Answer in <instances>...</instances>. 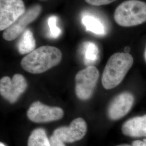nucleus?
<instances>
[{
  "instance_id": "obj_22",
  "label": "nucleus",
  "mask_w": 146,
  "mask_h": 146,
  "mask_svg": "<svg viewBox=\"0 0 146 146\" xmlns=\"http://www.w3.org/2000/svg\"><path fill=\"white\" fill-rule=\"evenodd\" d=\"M0 146H7L5 145V144H4L3 143H2V142H1L0 143Z\"/></svg>"
},
{
  "instance_id": "obj_8",
  "label": "nucleus",
  "mask_w": 146,
  "mask_h": 146,
  "mask_svg": "<svg viewBox=\"0 0 146 146\" xmlns=\"http://www.w3.org/2000/svg\"><path fill=\"white\" fill-rule=\"evenodd\" d=\"M63 114V110L61 108L48 106L39 101L33 103L27 111L28 118L35 123H46L60 120Z\"/></svg>"
},
{
  "instance_id": "obj_15",
  "label": "nucleus",
  "mask_w": 146,
  "mask_h": 146,
  "mask_svg": "<svg viewBox=\"0 0 146 146\" xmlns=\"http://www.w3.org/2000/svg\"><path fill=\"white\" fill-rule=\"evenodd\" d=\"M84 62L86 64L89 66L96 62L99 56L98 47L93 42H87L84 45Z\"/></svg>"
},
{
  "instance_id": "obj_24",
  "label": "nucleus",
  "mask_w": 146,
  "mask_h": 146,
  "mask_svg": "<svg viewBox=\"0 0 146 146\" xmlns=\"http://www.w3.org/2000/svg\"><path fill=\"white\" fill-rule=\"evenodd\" d=\"M143 141H144V142H145L146 143V139H143Z\"/></svg>"
},
{
  "instance_id": "obj_10",
  "label": "nucleus",
  "mask_w": 146,
  "mask_h": 146,
  "mask_svg": "<svg viewBox=\"0 0 146 146\" xmlns=\"http://www.w3.org/2000/svg\"><path fill=\"white\" fill-rule=\"evenodd\" d=\"M134 102V97L130 92H125L116 95L108 108V116L112 120H119L127 115Z\"/></svg>"
},
{
  "instance_id": "obj_7",
  "label": "nucleus",
  "mask_w": 146,
  "mask_h": 146,
  "mask_svg": "<svg viewBox=\"0 0 146 146\" xmlns=\"http://www.w3.org/2000/svg\"><path fill=\"white\" fill-rule=\"evenodd\" d=\"M27 87L25 78L21 74H15L11 79L5 76L0 80L1 95L10 103L13 104L23 93Z\"/></svg>"
},
{
  "instance_id": "obj_2",
  "label": "nucleus",
  "mask_w": 146,
  "mask_h": 146,
  "mask_svg": "<svg viewBox=\"0 0 146 146\" xmlns=\"http://www.w3.org/2000/svg\"><path fill=\"white\" fill-rule=\"evenodd\" d=\"M133 58L127 52H116L112 55L105 66L102 84L107 90L114 88L122 81L132 67Z\"/></svg>"
},
{
  "instance_id": "obj_6",
  "label": "nucleus",
  "mask_w": 146,
  "mask_h": 146,
  "mask_svg": "<svg viewBox=\"0 0 146 146\" xmlns=\"http://www.w3.org/2000/svg\"><path fill=\"white\" fill-rule=\"evenodd\" d=\"M26 12L23 0H0V31H5Z\"/></svg>"
},
{
  "instance_id": "obj_4",
  "label": "nucleus",
  "mask_w": 146,
  "mask_h": 146,
  "mask_svg": "<svg viewBox=\"0 0 146 146\" xmlns=\"http://www.w3.org/2000/svg\"><path fill=\"white\" fill-rule=\"evenodd\" d=\"M99 77L98 69L94 66H87L75 76V93L82 100H88L94 93Z\"/></svg>"
},
{
  "instance_id": "obj_11",
  "label": "nucleus",
  "mask_w": 146,
  "mask_h": 146,
  "mask_svg": "<svg viewBox=\"0 0 146 146\" xmlns=\"http://www.w3.org/2000/svg\"><path fill=\"white\" fill-rule=\"evenodd\" d=\"M122 132L131 137L146 136V115L136 116L127 120L123 124Z\"/></svg>"
},
{
  "instance_id": "obj_1",
  "label": "nucleus",
  "mask_w": 146,
  "mask_h": 146,
  "mask_svg": "<svg viewBox=\"0 0 146 146\" xmlns=\"http://www.w3.org/2000/svg\"><path fill=\"white\" fill-rule=\"evenodd\" d=\"M62 54L58 48L44 46L27 54L21 60L22 68L31 74H41L57 66Z\"/></svg>"
},
{
  "instance_id": "obj_12",
  "label": "nucleus",
  "mask_w": 146,
  "mask_h": 146,
  "mask_svg": "<svg viewBox=\"0 0 146 146\" xmlns=\"http://www.w3.org/2000/svg\"><path fill=\"white\" fill-rule=\"evenodd\" d=\"M36 41L32 31L26 29L22 34L18 43L19 52L22 55L29 54L35 50Z\"/></svg>"
},
{
  "instance_id": "obj_3",
  "label": "nucleus",
  "mask_w": 146,
  "mask_h": 146,
  "mask_svg": "<svg viewBox=\"0 0 146 146\" xmlns=\"http://www.w3.org/2000/svg\"><path fill=\"white\" fill-rule=\"evenodd\" d=\"M114 18L119 26H135L146 21V3L139 0H128L115 9Z\"/></svg>"
},
{
  "instance_id": "obj_16",
  "label": "nucleus",
  "mask_w": 146,
  "mask_h": 146,
  "mask_svg": "<svg viewBox=\"0 0 146 146\" xmlns=\"http://www.w3.org/2000/svg\"><path fill=\"white\" fill-rule=\"evenodd\" d=\"M58 20V18L55 16H51L49 17L48 24L50 29V36L52 38H58L61 33V30L58 28L56 26V22Z\"/></svg>"
},
{
  "instance_id": "obj_18",
  "label": "nucleus",
  "mask_w": 146,
  "mask_h": 146,
  "mask_svg": "<svg viewBox=\"0 0 146 146\" xmlns=\"http://www.w3.org/2000/svg\"><path fill=\"white\" fill-rule=\"evenodd\" d=\"M49 141L51 146H66L64 142L53 135L50 136Z\"/></svg>"
},
{
  "instance_id": "obj_21",
  "label": "nucleus",
  "mask_w": 146,
  "mask_h": 146,
  "mask_svg": "<svg viewBox=\"0 0 146 146\" xmlns=\"http://www.w3.org/2000/svg\"><path fill=\"white\" fill-rule=\"evenodd\" d=\"M116 146H132L131 145H129L128 144H121V145H117Z\"/></svg>"
},
{
  "instance_id": "obj_17",
  "label": "nucleus",
  "mask_w": 146,
  "mask_h": 146,
  "mask_svg": "<svg viewBox=\"0 0 146 146\" xmlns=\"http://www.w3.org/2000/svg\"><path fill=\"white\" fill-rule=\"evenodd\" d=\"M86 3L94 6L107 5L114 2L116 0H84Z\"/></svg>"
},
{
  "instance_id": "obj_20",
  "label": "nucleus",
  "mask_w": 146,
  "mask_h": 146,
  "mask_svg": "<svg viewBox=\"0 0 146 146\" xmlns=\"http://www.w3.org/2000/svg\"><path fill=\"white\" fill-rule=\"evenodd\" d=\"M129 50H130V48H129V47H126L125 49V52L128 53L129 51Z\"/></svg>"
},
{
  "instance_id": "obj_5",
  "label": "nucleus",
  "mask_w": 146,
  "mask_h": 146,
  "mask_svg": "<svg viewBox=\"0 0 146 146\" xmlns=\"http://www.w3.org/2000/svg\"><path fill=\"white\" fill-rule=\"evenodd\" d=\"M42 9V6L40 5L31 7L17 21L4 31L3 38L8 41L15 40L26 31L30 23L36 19L41 13Z\"/></svg>"
},
{
  "instance_id": "obj_14",
  "label": "nucleus",
  "mask_w": 146,
  "mask_h": 146,
  "mask_svg": "<svg viewBox=\"0 0 146 146\" xmlns=\"http://www.w3.org/2000/svg\"><path fill=\"white\" fill-rule=\"evenodd\" d=\"M82 22L88 31L97 35H104L105 33L104 26L102 22L95 17L85 16L83 17Z\"/></svg>"
},
{
  "instance_id": "obj_13",
  "label": "nucleus",
  "mask_w": 146,
  "mask_h": 146,
  "mask_svg": "<svg viewBox=\"0 0 146 146\" xmlns=\"http://www.w3.org/2000/svg\"><path fill=\"white\" fill-rule=\"evenodd\" d=\"M28 146H51L46 131L37 128L31 132L28 140Z\"/></svg>"
},
{
  "instance_id": "obj_19",
  "label": "nucleus",
  "mask_w": 146,
  "mask_h": 146,
  "mask_svg": "<svg viewBox=\"0 0 146 146\" xmlns=\"http://www.w3.org/2000/svg\"><path fill=\"white\" fill-rule=\"evenodd\" d=\"M132 146H146V143L143 141L135 140L133 141Z\"/></svg>"
},
{
  "instance_id": "obj_23",
  "label": "nucleus",
  "mask_w": 146,
  "mask_h": 146,
  "mask_svg": "<svg viewBox=\"0 0 146 146\" xmlns=\"http://www.w3.org/2000/svg\"><path fill=\"white\" fill-rule=\"evenodd\" d=\"M145 60L146 61V48L145 49Z\"/></svg>"
},
{
  "instance_id": "obj_9",
  "label": "nucleus",
  "mask_w": 146,
  "mask_h": 146,
  "mask_svg": "<svg viewBox=\"0 0 146 146\" xmlns=\"http://www.w3.org/2000/svg\"><path fill=\"white\" fill-rule=\"evenodd\" d=\"M87 131L86 121L81 117L72 121L68 127H61L55 129L53 135L64 143H73L83 139Z\"/></svg>"
}]
</instances>
